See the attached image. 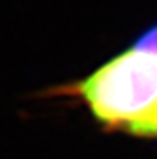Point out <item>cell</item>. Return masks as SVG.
<instances>
[{
  "label": "cell",
  "instance_id": "1",
  "mask_svg": "<svg viewBox=\"0 0 157 159\" xmlns=\"http://www.w3.org/2000/svg\"><path fill=\"white\" fill-rule=\"evenodd\" d=\"M110 130L157 137V52L133 44L66 90Z\"/></svg>",
  "mask_w": 157,
  "mask_h": 159
}]
</instances>
